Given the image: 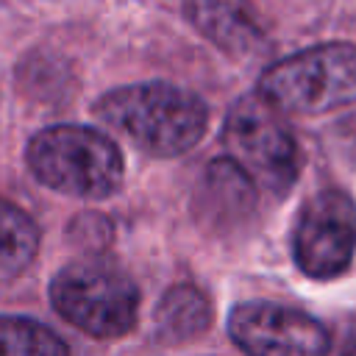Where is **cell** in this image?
I'll return each mask as SVG.
<instances>
[{"instance_id": "12", "label": "cell", "mask_w": 356, "mask_h": 356, "mask_svg": "<svg viewBox=\"0 0 356 356\" xmlns=\"http://www.w3.org/2000/svg\"><path fill=\"white\" fill-rule=\"evenodd\" d=\"M70 345L31 317H0V356H64Z\"/></svg>"}, {"instance_id": "2", "label": "cell", "mask_w": 356, "mask_h": 356, "mask_svg": "<svg viewBox=\"0 0 356 356\" xmlns=\"http://www.w3.org/2000/svg\"><path fill=\"white\" fill-rule=\"evenodd\" d=\"M31 175L61 195L100 200L122 186L125 161L114 139L89 125H50L25 147Z\"/></svg>"}, {"instance_id": "11", "label": "cell", "mask_w": 356, "mask_h": 356, "mask_svg": "<svg viewBox=\"0 0 356 356\" xmlns=\"http://www.w3.org/2000/svg\"><path fill=\"white\" fill-rule=\"evenodd\" d=\"M39 253V225L33 217L8 203L0 200V281L19 275Z\"/></svg>"}, {"instance_id": "1", "label": "cell", "mask_w": 356, "mask_h": 356, "mask_svg": "<svg viewBox=\"0 0 356 356\" xmlns=\"http://www.w3.org/2000/svg\"><path fill=\"white\" fill-rule=\"evenodd\" d=\"M95 114L139 150L159 159L192 150L209 125L203 97L167 81L117 86L95 103Z\"/></svg>"}, {"instance_id": "8", "label": "cell", "mask_w": 356, "mask_h": 356, "mask_svg": "<svg viewBox=\"0 0 356 356\" xmlns=\"http://www.w3.org/2000/svg\"><path fill=\"white\" fill-rule=\"evenodd\" d=\"M184 14L228 56H250L267 42L250 0H184Z\"/></svg>"}, {"instance_id": "10", "label": "cell", "mask_w": 356, "mask_h": 356, "mask_svg": "<svg viewBox=\"0 0 356 356\" xmlns=\"http://www.w3.org/2000/svg\"><path fill=\"white\" fill-rule=\"evenodd\" d=\"M253 195H256V184L231 159H217L206 167L203 200L211 222H217L220 217L239 220L253 209Z\"/></svg>"}, {"instance_id": "3", "label": "cell", "mask_w": 356, "mask_h": 356, "mask_svg": "<svg viewBox=\"0 0 356 356\" xmlns=\"http://www.w3.org/2000/svg\"><path fill=\"white\" fill-rule=\"evenodd\" d=\"M50 303L70 325L95 339L125 337L139 317L134 278L106 256H83L56 273Z\"/></svg>"}, {"instance_id": "7", "label": "cell", "mask_w": 356, "mask_h": 356, "mask_svg": "<svg viewBox=\"0 0 356 356\" xmlns=\"http://www.w3.org/2000/svg\"><path fill=\"white\" fill-rule=\"evenodd\" d=\"M228 337L236 348L256 356H320L331 348V337L320 320L270 300L234 306L228 314Z\"/></svg>"}, {"instance_id": "4", "label": "cell", "mask_w": 356, "mask_h": 356, "mask_svg": "<svg viewBox=\"0 0 356 356\" xmlns=\"http://www.w3.org/2000/svg\"><path fill=\"white\" fill-rule=\"evenodd\" d=\"M275 108L323 114L356 103V44L325 42L270 64L259 89Z\"/></svg>"}, {"instance_id": "6", "label": "cell", "mask_w": 356, "mask_h": 356, "mask_svg": "<svg viewBox=\"0 0 356 356\" xmlns=\"http://www.w3.org/2000/svg\"><path fill=\"white\" fill-rule=\"evenodd\" d=\"M356 253V203L342 189L314 192L298 211L292 228L295 267L314 278L328 281L342 275Z\"/></svg>"}, {"instance_id": "9", "label": "cell", "mask_w": 356, "mask_h": 356, "mask_svg": "<svg viewBox=\"0 0 356 356\" xmlns=\"http://www.w3.org/2000/svg\"><path fill=\"white\" fill-rule=\"evenodd\" d=\"M211 323V300L189 284L167 289L153 312V328L161 342H184L200 337Z\"/></svg>"}, {"instance_id": "5", "label": "cell", "mask_w": 356, "mask_h": 356, "mask_svg": "<svg viewBox=\"0 0 356 356\" xmlns=\"http://www.w3.org/2000/svg\"><path fill=\"white\" fill-rule=\"evenodd\" d=\"M222 145L228 159L261 189L286 195L300 172V150L284 120L261 92L242 95L225 114Z\"/></svg>"}]
</instances>
